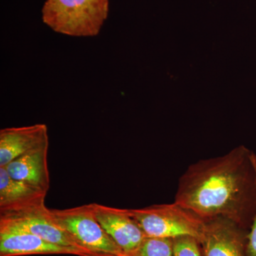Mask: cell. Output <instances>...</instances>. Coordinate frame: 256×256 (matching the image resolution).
<instances>
[{
    "label": "cell",
    "instance_id": "obj_1",
    "mask_svg": "<svg viewBox=\"0 0 256 256\" xmlns=\"http://www.w3.org/2000/svg\"><path fill=\"white\" fill-rule=\"evenodd\" d=\"M174 202L204 222L222 217L250 230L256 216V154L242 146L190 165Z\"/></svg>",
    "mask_w": 256,
    "mask_h": 256
},
{
    "label": "cell",
    "instance_id": "obj_2",
    "mask_svg": "<svg viewBox=\"0 0 256 256\" xmlns=\"http://www.w3.org/2000/svg\"><path fill=\"white\" fill-rule=\"evenodd\" d=\"M108 12L109 0H46L42 10L48 28L76 37L98 34Z\"/></svg>",
    "mask_w": 256,
    "mask_h": 256
},
{
    "label": "cell",
    "instance_id": "obj_3",
    "mask_svg": "<svg viewBox=\"0 0 256 256\" xmlns=\"http://www.w3.org/2000/svg\"><path fill=\"white\" fill-rule=\"evenodd\" d=\"M127 210L146 237L174 239L192 236L201 238L205 222L175 202Z\"/></svg>",
    "mask_w": 256,
    "mask_h": 256
},
{
    "label": "cell",
    "instance_id": "obj_4",
    "mask_svg": "<svg viewBox=\"0 0 256 256\" xmlns=\"http://www.w3.org/2000/svg\"><path fill=\"white\" fill-rule=\"evenodd\" d=\"M50 213L56 224L92 256H126L96 218L92 204Z\"/></svg>",
    "mask_w": 256,
    "mask_h": 256
},
{
    "label": "cell",
    "instance_id": "obj_5",
    "mask_svg": "<svg viewBox=\"0 0 256 256\" xmlns=\"http://www.w3.org/2000/svg\"><path fill=\"white\" fill-rule=\"evenodd\" d=\"M248 232L228 218L207 220L200 238L204 256H247Z\"/></svg>",
    "mask_w": 256,
    "mask_h": 256
},
{
    "label": "cell",
    "instance_id": "obj_6",
    "mask_svg": "<svg viewBox=\"0 0 256 256\" xmlns=\"http://www.w3.org/2000/svg\"><path fill=\"white\" fill-rule=\"evenodd\" d=\"M0 222L12 224L40 236L46 242L73 248L86 254L87 256H92V254L79 246L70 235L56 224L50 210L46 208L45 204L18 213L0 215Z\"/></svg>",
    "mask_w": 256,
    "mask_h": 256
},
{
    "label": "cell",
    "instance_id": "obj_7",
    "mask_svg": "<svg viewBox=\"0 0 256 256\" xmlns=\"http://www.w3.org/2000/svg\"><path fill=\"white\" fill-rule=\"evenodd\" d=\"M36 254L87 256L77 249L52 244L12 224L0 222V256Z\"/></svg>",
    "mask_w": 256,
    "mask_h": 256
},
{
    "label": "cell",
    "instance_id": "obj_8",
    "mask_svg": "<svg viewBox=\"0 0 256 256\" xmlns=\"http://www.w3.org/2000/svg\"><path fill=\"white\" fill-rule=\"evenodd\" d=\"M92 205L96 218L126 256L136 252L146 236L128 210L96 203Z\"/></svg>",
    "mask_w": 256,
    "mask_h": 256
},
{
    "label": "cell",
    "instance_id": "obj_9",
    "mask_svg": "<svg viewBox=\"0 0 256 256\" xmlns=\"http://www.w3.org/2000/svg\"><path fill=\"white\" fill-rule=\"evenodd\" d=\"M48 143V128L44 124L2 129L0 166H6L18 156Z\"/></svg>",
    "mask_w": 256,
    "mask_h": 256
},
{
    "label": "cell",
    "instance_id": "obj_10",
    "mask_svg": "<svg viewBox=\"0 0 256 256\" xmlns=\"http://www.w3.org/2000/svg\"><path fill=\"white\" fill-rule=\"evenodd\" d=\"M46 191L15 180L0 166V215L18 213L44 204Z\"/></svg>",
    "mask_w": 256,
    "mask_h": 256
},
{
    "label": "cell",
    "instance_id": "obj_11",
    "mask_svg": "<svg viewBox=\"0 0 256 256\" xmlns=\"http://www.w3.org/2000/svg\"><path fill=\"white\" fill-rule=\"evenodd\" d=\"M48 150V143L18 156L4 168L11 178L48 192L50 188Z\"/></svg>",
    "mask_w": 256,
    "mask_h": 256
},
{
    "label": "cell",
    "instance_id": "obj_12",
    "mask_svg": "<svg viewBox=\"0 0 256 256\" xmlns=\"http://www.w3.org/2000/svg\"><path fill=\"white\" fill-rule=\"evenodd\" d=\"M128 256H173V239L146 237L137 250Z\"/></svg>",
    "mask_w": 256,
    "mask_h": 256
},
{
    "label": "cell",
    "instance_id": "obj_13",
    "mask_svg": "<svg viewBox=\"0 0 256 256\" xmlns=\"http://www.w3.org/2000/svg\"><path fill=\"white\" fill-rule=\"evenodd\" d=\"M173 256H204L200 240L192 236L173 239Z\"/></svg>",
    "mask_w": 256,
    "mask_h": 256
},
{
    "label": "cell",
    "instance_id": "obj_14",
    "mask_svg": "<svg viewBox=\"0 0 256 256\" xmlns=\"http://www.w3.org/2000/svg\"><path fill=\"white\" fill-rule=\"evenodd\" d=\"M246 252L247 256H256V216L248 235Z\"/></svg>",
    "mask_w": 256,
    "mask_h": 256
}]
</instances>
